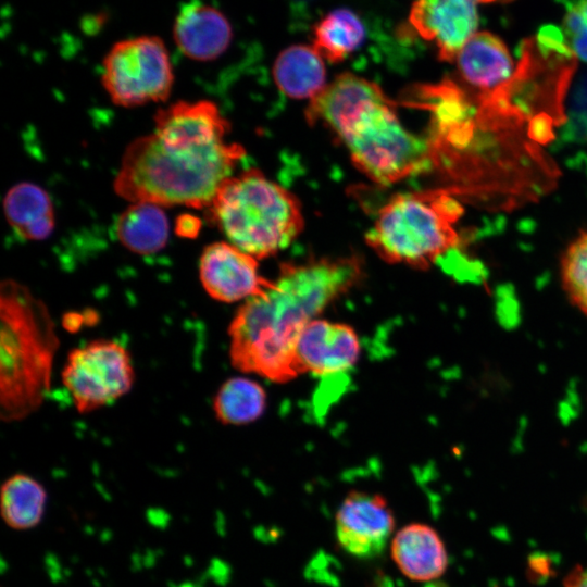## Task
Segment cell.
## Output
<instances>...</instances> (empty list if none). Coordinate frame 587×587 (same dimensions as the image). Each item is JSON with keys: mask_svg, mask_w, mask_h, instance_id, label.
Here are the masks:
<instances>
[{"mask_svg": "<svg viewBox=\"0 0 587 587\" xmlns=\"http://www.w3.org/2000/svg\"><path fill=\"white\" fill-rule=\"evenodd\" d=\"M228 132L227 120L208 100L159 109L153 130L126 147L115 192L132 203L207 209L246 154L227 140Z\"/></svg>", "mask_w": 587, "mask_h": 587, "instance_id": "cell-1", "label": "cell"}, {"mask_svg": "<svg viewBox=\"0 0 587 587\" xmlns=\"http://www.w3.org/2000/svg\"><path fill=\"white\" fill-rule=\"evenodd\" d=\"M357 257L285 263L272 285L243 301L228 327L237 370L275 383L301 375L296 346L303 328L361 278Z\"/></svg>", "mask_w": 587, "mask_h": 587, "instance_id": "cell-2", "label": "cell"}, {"mask_svg": "<svg viewBox=\"0 0 587 587\" xmlns=\"http://www.w3.org/2000/svg\"><path fill=\"white\" fill-rule=\"evenodd\" d=\"M305 114L326 126L376 183L394 184L429 166V145L401 122L397 103L363 77L338 75L310 100Z\"/></svg>", "mask_w": 587, "mask_h": 587, "instance_id": "cell-3", "label": "cell"}, {"mask_svg": "<svg viewBox=\"0 0 587 587\" xmlns=\"http://www.w3.org/2000/svg\"><path fill=\"white\" fill-rule=\"evenodd\" d=\"M0 321V413L14 422L41 405L59 340L45 303L13 279L1 283Z\"/></svg>", "mask_w": 587, "mask_h": 587, "instance_id": "cell-4", "label": "cell"}, {"mask_svg": "<svg viewBox=\"0 0 587 587\" xmlns=\"http://www.w3.org/2000/svg\"><path fill=\"white\" fill-rule=\"evenodd\" d=\"M205 210L228 242L258 260L287 248L303 228L297 198L252 168L228 177Z\"/></svg>", "mask_w": 587, "mask_h": 587, "instance_id": "cell-5", "label": "cell"}, {"mask_svg": "<svg viewBox=\"0 0 587 587\" xmlns=\"http://www.w3.org/2000/svg\"><path fill=\"white\" fill-rule=\"evenodd\" d=\"M460 213L445 191L400 193L379 210L366 242L389 263L426 268L457 247L453 224Z\"/></svg>", "mask_w": 587, "mask_h": 587, "instance_id": "cell-6", "label": "cell"}, {"mask_svg": "<svg viewBox=\"0 0 587 587\" xmlns=\"http://www.w3.org/2000/svg\"><path fill=\"white\" fill-rule=\"evenodd\" d=\"M101 82L112 102L120 107L165 101L174 83L166 46L150 35L115 42L104 57Z\"/></svg>", "mask_w": 587, "mask_h": 587, "instance_id": "cell-7", "label": "cell"}, {"mask_svg": "<svg viewBox=\"0 0 587 587\" xmlns=\"http://www.w3.org/2000/svg\"><path fill=\"white\" fill-rule=\"evenodd\" d=\"M135 372L127 349L115 340L96 339L71 350L62 382L79 413H89L127 394Z\"/></svg>", "mask_w": 587, "mask_h": 587, "instance_id": "cell-8", "label": "cell"}, {"mask_svg": "<svg viewBox=\"0 0 587 587\" xmlns=\"http://www.w3.org/2000/svg\"><path fill=\"white\" fill-rule=\"evenodd\" d=\"M394 528L395 517L387 500L375 492L350 491L336 514L338 544L360 559L382 554Z\"/></svg>", "mask_w": 587, "mask_h": 587, "instance_id": "cell-9", "label": "cell"}, {"mask_svg": "<svg viewBox=\"0 0 587 587\" xmlns=\"http://www.w3.org/2000/svg\"><path fill=\"white\" fill-rule=\"evenodd\" d=\"M199 277L211 298L226 303L246 301L272 285V279L260 274L258 259L228 241L213 242L203 249Z\"/></svg>", "mask_w": 587, "mask_h": 587, "instance_id": "cell-10", "label": "cell"}, {"mask_svg": "<svg viewBox=\"0 0 587 587\" xmlns=\"http://www.w3.org/2000/svg\"><path fill=\"white\" fill-rule=\"evenodd\" d=\"M360 353L361 344L353 327L319 317L303 328L296 346L300 373L319 376L347 372L355 365Z\"/></svg>", "mask_w": 587, "mask_h": 587, "instance_id": "cell-11", "label": "cell"}, {"mask_svg": "<svg viewBox=\"0 0 587 587\" xmlns=\"http://www.w3.org/2000/svg\"><path fill=\"white\" fill-rule=\"evenodd\" d=\"M477 0H414L409 22L417 34L434 41L438 57L454 60L478 25Z\"/></svg>", "mask_w": 587, "mask_h": 587, "instance_id": "cell-12", "label": "cell"}, {"mask_svg": "<svg viewBox=\"0 0 587 587\" xmlns=\"http://www.w3.org/2000/svg\"><path fill=\"white\" fill-rule=\"evenodd\" d=\"M173 38L186 57L210 61L228 48L233 29L220 10L200 0H190L180 7L175 17Z\"/></svg>", "mask_w": 587, "mask_h": 587, "instance_id": "cell-13", "label": "cell"}, {"mask_svg": "<svg viewBox=\"0 0 587 587\" xmlns=\"http://www.w3.org/2000/svg\"><path fill=\"white\" fill-rule=\"evenodd\" d=\"M391 557L407 577L417 582L440 577L448 564L441 538L433 527L421 523L409 524L395 535Z\"/></svg>", "mask_w": 587, "mask_h": 587, "instance_id": "cell-14", "label": "cell"}, {"mask_svg": "<svg viewBox=\"0 0 587 587\" xmlns=\"http://www.w3.org/2000/svg\"><path fill=\"white\" fill-rule=\"evenodd\" d=\"M461 76L483 90L503 87L513 77V61L504 42L489 32H476L457 58Z\"/></svg>", "mask_w": 587, "mask_h": 587, "instance_id": "cell-15", "label": "cell"}, {"mask_svg": "<svg viewBox=\"0 0 587 587\" xmlns=\"http://www.w3.org/2000/svg\"><path fill=\"white\" fill-rule=\"evenodd\" d=\"M3 211L9 225L24 239L43 240L54 228L50 196L33 183L11 187L3 200Z\"/></svg>", "mask_w": 587, "mask_h": 587, "instance_id": "cell-16", "label": "cell"}, {"mask_svg": "<svg viewBox=\"0 0 587 587\" xmlns=\"http://www.w3.org/2000/svg\"><path fill=\"white\" fill-rule=\"evenodd\" d=\"M273 76L280 91L292 99L312 100L327 85L324 59L307 45L283 50L275 60Z\"/></svg>", "mask_w": 587, "mask_h": 587, "instance_id": "cell-17", "label": "cell"}, {"mask_svg": "<svg viewBox=\"0 0 587 587\" xmlns=\"http://www.w3.org/2000/svg\"><path fill=\"white\" fill-rule=\"evenodd\" d=\"M168 232V221L162 207L149 202L132 203L120 214L115 224L120 242L141 255L163 249Z\"/></svg>", "mask_w": 587, "mask_h": 587, "instance_id": "cell-18", "label": "cell"}, {"mask_svg": "<svg viewBox=\"0 0 587 587\" xmlns=\"http://www.w3.org/2000/svg\"><path fill=\"white\" fill-rule=\"evenodd\" d=\"M47 491L34 477L16 473L1 487V516L15 530H28L40 524L45 515Z\"/></svg>", "mask_w": 587, "mask_h": 587, "instance_id": "cell-19", "label": "cell"}, {"mask_svg": "<svg viewBox=\"0 0 587 587\" xmlns=\"http://www.w3.org/2000/svg\"><path fill=\"white\" fill-rule=\"evenodd\" d=\"M365 38V27L349 9H337L314 27L313 47L329 62H340L357 50Z\"/></svg>", "mask_w": 587, "mask_h": 587, "instance_id": "cell-20", "label": "cell"}, {"mask_svg": "<svg viewBox=\"0 0 587 587\" xmlns=\"http://www.w3.org/2000/svg\"><path fill=\"white\" fill-rule=\"evenodd\" d=\"M265 408V390L258 382L247 377H232L224 382L213 400L216 419L226 425L254 422Z\"/></svg>", "mask_w": 587, "mask_h": 587, "instance_id": "cell-21", "label": "cell"}, {"mask_svg": "<svg viewBox=\"0 0 587 587\" xmlns=\"http://www.w3.org/2000/svg\"><path fill=\"white\" fill-rule=\"evenodd\" d=\"M561 280L569 300L587 319V233L565 251L561 262Z\"/></svg>", "mask_w": 587, "mask_h": 587, "instance_id": "cell-22", "label": "cell"}, {"mask_svg": "<svg viewBox=\"0 0 587 587\" xmlns=\"http://www.w3.org/2000/svg\"><path fill=\"white\" fill-rule=\"evenodd\" d=\"M562 34L576 59L587 62V0L566 3Z\"/></svg>", "mask_w": 587, "mask_h": 587, "instance_id": "cell-23", "label": "cell"}, {"mask_svg": "<svg viewBox=\"0 0 587 587\" xmlns=\"http://www.w3.org/2000/svg\"><path fill=\"white\" fill-rule=\"evenodd\" d=\"M200 229V221L192 215H182L176 223V232L183 237H193Z\"/></svg>", "mask_w": 587, "mask_h": 587, "instance_id": "cell-24", "label": "cell"}, {"mask_svg": "<svg viewBox=\"0 0 587 587\" xmlns=\"http://www.w3.org/2000/svg\"><path fill=\"white\" fill-rule=\"evenodd\" d=\"M564 587H587V566L574 569L566 576Z\"/></svg>", "mask_w": 587, "mask_h": 587, "instance_id": "cell-25", "label": "cell"}, {"mask_svg": "<svg viewBox=\"0 0 587 587\" xmlns=\"http://www.w3.org/2000/svg\"><path fill=\"white\" fill-rule=\"evenodd\" d=\"M480 3H491V2H499V3H507L512 0H477Z\"/></svg>", "mask_w": 587, "mask_h": 587, "instance_id": "cell-26", "label": "cell"}]
</instances>
